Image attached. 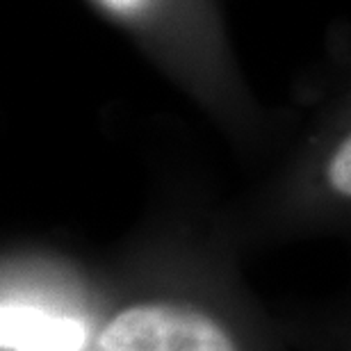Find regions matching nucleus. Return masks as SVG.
<instances>
[{
    "instance_id": "4",
    "label": "nucleus",
    "mask_w": 351,
    "mask_h": 351,
    "mask_svg": "<svg viewBox=\"0 0 351 351\" xmlns=\"http://www.w3.org/2000/svg\"><path fill=\"white\" fill-rule=\"evenodd\" d=\"M105 10L112 14H121V16H135V14L144 12L151 0H98Z\"/></svg>"
},
{
    "instance_id": "3",
    "label": "nucleus",
    "mask_w": 351,
    "mask_h": 351,
    "mask_svg": "<svg viewBox=\"0 0 351 351\" xmlns=\"http://www.w3.org/2000/svg\"><path fill=\"white\" fill-rule=\"evenodd\" d=\"M326 178L333 192L351 199V135L338 146V151L328 160Z\"/></svg>"
},
{
    "instance_id": "2",
    "label": "nucleus",
    "mask_w": 351,
    "mask_h": 351,
    "mask_svg": "<svg viewBox=\"0 0 351 351\" xmlns=\"http://www.w3.org/2000/svg\"><path fill=\"white\" fill-rule=\"evenodd\" d=\"M85 338V324L75 317L34 306H3L0 342L5 351H80Z\"/></svg>"
},
{
    "instance_id": "1",
    "label": "nucleus",
    "mask_w": 351,
    "mask_h": 351,
    "mask_svg": "<svg viewBox=\"0 0 351 351\" xmlns=\"http://www.w3.org/2000/svg\"><path fill=\"white\" fill-rule=\"evenodd\" d=\"M94 351H237V345L199 308L151 301L119 311L98 333Z\"/></svg>"
}]
</instances>
